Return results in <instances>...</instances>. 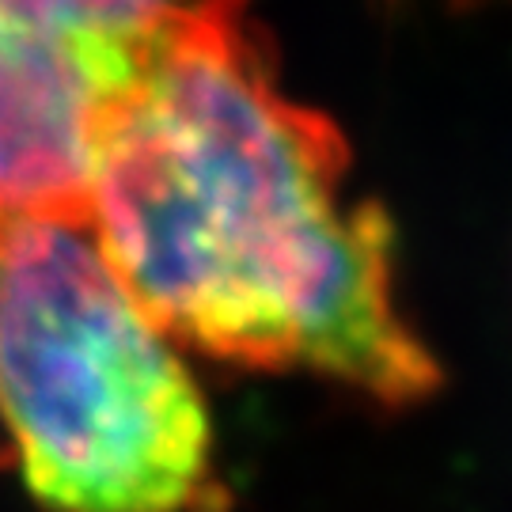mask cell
Listing matches in <instances>:
<instances>
[{"mask_svg":"<svg viewBox=\"0 0 512 512\" xmlns=\"http://www.w3.org/2000/svg\"><path fill=\"white\" fill-rule=\"evenodd\" d=\"M145 50L0 27V228H92L103 118Z\"/></svg>","mask_w":512,"mask_h":512,"instance_id":"3957f363","label":"cell"},{"mask_svg":"<svg viewBox=\"0 0 512 512\" xmlns=\"http://www.w3.org/2000/svg\"><path fill=\"white\" fill-rule=\"evenodd\" d=\"M346 183L342 129L281 92L258 23H198L152 42L110 103L95 243L175 346L406 410L444 368L399 304L395 224Z\"/></svg>","mask_w":512,"mask_h":512,"instance_id":"6da1fadb","label":"cell"},{"mask_svg":"<svg viewBox=\"0 0 512 512\" xmlns=\"http://www.w3.org/2000/svg\"><path fill=\"white\" fill-rule=\"evenodd\" d=\"M88 228H0V414L50 512H228L217 437L175 342Z\"/></svg>","mask_w":512,"mask_h":512,"instance_id":"7a4b0ae2","label":"cell"},{"mask_svg":"<svg viewBox=\"0 0 512 512\" xmlns=\"http://www.w3.org/2000/svg\"><path fill=\"white\" fill-rule=\"evenodd\" d=\"M247 8L251 0H0V27L145 50L183 27L243 19Z\"/></svg>","mask_w":512,"mask_h":512,"instance_id":"277c9868","label":"cell"}]
</instances>
